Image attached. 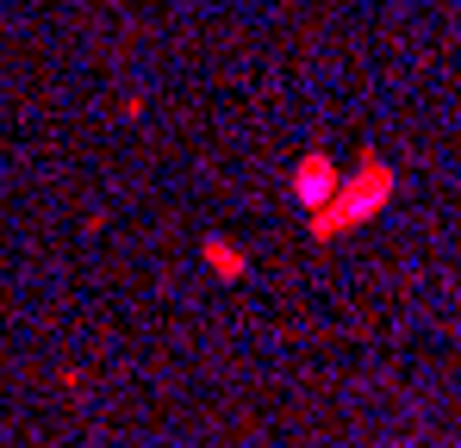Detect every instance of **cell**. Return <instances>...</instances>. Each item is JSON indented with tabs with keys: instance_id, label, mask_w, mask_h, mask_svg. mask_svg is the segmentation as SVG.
Here are the masks:
<instances>
[{
	"instance_id": "cell-1",
	"label": "cell",
	"mask_w": 461,
	"mask_h": 448,
	"mask_svg": "<svg viewBox=\"0 0 461 448\" xmlns=\"http://www.w3.org/2000/svg\"><path fill=\"white\" fill-rule=\"evenodd\" d=\"M300 193H306V200H330V193H337V175H330L324 156H306V162H300Z\"/></svg>"
},
{
	"instance_id": "cell-2",
	"label": "cell",
	"mask_w": 461,
	"mask_h": 448,
	"mask_svg": "<svg viewBox=\"0 0 461 448\" xmlns=\"http://www.w3.org/2000/svg\"><path fill=\"white\" fill-rule=\"evenodd\" d=\"M206 255H212V262H219V268H225V274H230V268H243V255H230L225 243H212V249H206Z\"/></svg>"
}]
</instances>
